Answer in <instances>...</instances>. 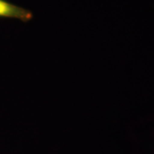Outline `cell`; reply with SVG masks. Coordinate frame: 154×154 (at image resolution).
I'll return each mask as SVG.
<instances>
[{"label":"cell","mask_w":154,"mask_h":154,"mask_svg":"<svg viewBox=\"0 0 154 154\" xmlns=\"http://www.w3.org/2000/svg\"><path fill=\"white\" fill-rule=\"evenodd\" d=\"M33 13L25 8L15 5L6 0H0V17L13 18L24 22L33 19Z\"/></svg>","instance_id":"cell-1"}]
</instances>
